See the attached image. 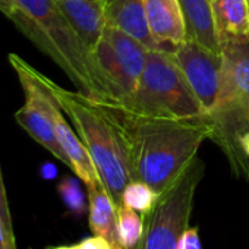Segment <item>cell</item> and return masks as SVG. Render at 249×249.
Returning a JSON list of instances; mask_svg holds the SVG:
<instances>
[{"label":"cell","mask_w":249,"mask_h":249,"mask_svg":"<svg viewBox=\"0 0 249 249\" xmlns=\"http://www.w3.org/2000/svg\"><path fill=\"white\" fill-rule=\"evenodd\" d=\"M103 104L126 137L134 180L145 182L159 195L182 176L213 134L208 114L189 119L148 117L111 103Z\"/></svg>","instance_id":"cell-1"},{"label":"cell","mask_w":249,"mask_h":249,"mask_svg":"<svg viewBox=\"0 0 249 249\" xmlns=\"http://www.w3.org/2000/svg\"><path fill=\"white\" fill-rule=\"evenodd\" d=\"M44 82L87 147L104 189L119 208L122 194L134 178L126 137L108 108L79 91H69L44 76Z\"/></svg>","instance_id":"cell-2"},{"label":"cell","mask_w":249,"mask_h":249,"mask_svg":"<svg viewBox=\"0 0 249 249\" xmlns=\"http://www.w3.org/2000/svg\"><path fill=\"white\" fill-rule=\"evenodd\" d=\"M9 19L68 75L79 92L94 101L110 103L92 52L53 0H18V9Z\"/></svg>","instance_id":"cell-3"},{"label":"cell","mask_w":249,"mask_h":249,"mask_svg":"<svg viewBox=\"0 0 249 249\" xmlns=\"http://www.w3.org/2000/svg\"><path fill=\"white\" fill-rule=\"evenodd\" d=\"M211 140L226 153L233 170L249 176L240 137L249 131V41L221 44V78L214 108L208 113Z\"/></svg>","instance_id":"cell-4"},{"label":"cell","mask_w":249,"mask_h":249,"mask_svg":"<svg viewBox=\"0 0 249 249\" xmlns=\"http://www.w3.org/2000/svg\"><path fill=\"white\" fill-rule=\"evenodd\" d=\"M122 108L164 119H189L205 114L173 53L160 49L148 50L134 101L129 107Z\"/></svg>","instance_id":"cell-5"},{"label":"cell","mask_w":249,"mask_h":249,"mask_svg":"<svg viewBox=\"0 0 249 249\" xmlns=\"http://www.w3.org/2000/svg\"><path fill=\"white\" fill-rule=\"evenodd\" d=\"M148 49L119 28L106 25L92 57L110 103L129 107L137 94L147 63Z\"/></svg>","instance_id":"cell-6"},{"label":"cell","mask_w":249,"mask_h":249,"mask_svg":"<svg viewBox=\"0 0 249 249\" xmlns=\"http://www.w3.org/2000/svg\"><path fill=\"white\" fill-rule=\"evenodd\" d=\"M204 176V163L196 157L182 176L161 195L144 217L145 229L138 249H176L189 227L195 192Z\"/></svg>","instance_id":"cell-7"},{"label":"cell","mask_w":249,"mask_h":249,"mask_svg":"<svg viewBox=\"0 0 249 249\" xmlns=\"http://www.w3.org/2000/svg\"><path fill=\"white\" fill-rule=\"evenodd\" d=\"M9 62L15 69L24 89L25 103L15 113V120L41 147L50 151L69 169V160L59 142L53 123L54 97L44 82V75L27 63L22 57L11 53Z\"/></svg>","instance_id":"cell-8"},{"label":"cell","mask_w":249,"mask_h":249,"mask_svg":"<svg viewBox=\"0 0 249 249\" xmlns=\"http://www.w3.org/2000/svg\"><path fill=\"white\" fill-rule=\"evenodd\" d=\"M195 97L208 114L217 101L221 78V54L194 38H186L173 52Z\"/></svg>","instance_id":"cell-9"},{"label":"cell","mask_w":249,"mask_h":249,"mask_svg":"<svg viewBox=\"0 0 249 249\" xmlns=\"http://www.w3.org/2000/svg\"><path fill=\"white\" fill-rule=\"evenodd\" d=\"M148 30L160 50L173 52L188 38L186 22L178 0H144Z\"/></svg>","instance_id":"cell-10"},{"label":"cell","mask_w":249,"mask_h":249,"mask_svg":"<svg viewBox=\"0 0 249 249\" xmlns=\"http://www.w3.org/2000/svg\"><path fill=\"white\" fill-rule=\"evenodd\" d=\"M53 123H54V129H56L59 142H60V145L69 160L71 169L75 172V175L84 182L85 186H92V185L101 183V179L98 176V172L95 169V164H94L87 147L84 145V142L79 138V135L76 134V131L72 129V126L65 119L63 110L60 108L57 101L54 103V107H53Z\"/></svg>","instance_id":"cell-11"},{"label":"cell","mask_w":249,"mask_h":249,"mask_svg":"<svg viewBox=\"0 0 249 249\" xmlns=\"http://www.w3.org/2000/svg\"><path fill=\"white\" fill-rule=\"evenodd\" d=\"M53 2L92 52L107 25L104 5L100 0H53Z\"/></svg>","instance_id":"cell-12"},{"label":"cell","mask_w":249,"mask_h":249,"mask_svg":"<svg viewBox=\"0 0 249 249\" xmlns=\"http://www.w3.org/2000/svg\"><path fill=\"white\" fill-rule=\"evenodd\" d=\"M104 14L107 25L129 34L148 50L160 49L147 25L144 0H110L104 5Z\"/></svg>","instance_id":"cell-13"},{"label":"cell","mask_w":249,"mask_h":249,"mask_svg":"<svg viewBox=\"0 0 249 249\" xmlns=\"http://www.w3.org/2000/svg\"><path fill=\"white\" fill-rule=\"evenodd\" d=\"M88 198V223L95 236L104 237L113 249H122L117 233V207L101 183L85 186Z\"/></svg>","instance_id":"cell-14"},{"label":"cell","mask_w":249,"mask_h":249,"mask_svg":"<svg viewBox=\"0 0 249 249\" xmlns=\"http://www.w3.org/2000/svg\"><path fill=\"white\" fill-rule=\"evenodd\" d=\"M213 17L220 46L249 41L248 0H213Z\"/></svg>","instance_id":"cell-15"},{"label":"cell","mask_w":249,"mask_h":249,"mask_svg":"<svg viewBox=\"0 0 249 249\" xmlns=\"http://www.w3.org/2000/svg\"><path fill=\"white\" fill-rule=\"evenodd\" d=\"M178 2L185 17L188 38H194L210 50L221 54L211 0H178Z\"/></svg>","instance_id":"cell-16"},{"label":"cell","mask_w":249,"mask_h":249,"mask_svg":"<svg viewBox=\"0 0 249 249\" xmlns=\"http://www.w3.org/2000/svg\"><path fill=\"white\" fill-rule=\"evenodd\" d=\"M144 229L145 221L138 211L124 205L117 208V233L122 249H138Z\"/></svg>","instance_id":"cell-17"},{"label":"cell","mask_w":249,"mask_h":249,"mask_svg":"<svg viewBox=\"0 0 249 249\" xmlns=\"http://www.w3.org/2000/svg\"><path fill=\"white\" fill-rule=\"evenodd\" d=\"M159 199V194L142 180H132L122 194V205L129 207L145 217Z\"/></svg>","instance_id":"cell-18"},{"label":"cell","mask_w":249,"mask_h":249,"mask_svg":"<svg viewBox=\"0 0 249 249\" xmlns=\"http://www.w3.org/2000/svg\"><path fill=\"white\" fill-rule=\"evenodd\" d=\"M59 192L65 201V204L68 205V208L81 215L87 211V202H85V195L84 192L81 191L79 185L72 180V179H68L65 182H62V185L59 186Z\"/></svg>","instance_id":"cell-19"},{"label":"cell","mask_w":249,"mask_h":249,"mask_svg":"<svg viewBox=\"0 0 249 249\" xmlns=\"http://www.w3.org/2000/svg\"><path fill=\"white\" fill-rule=\"evenodd\" d=\"M0 221H2L6 233L12 239H15L12 215H11V210H9V202H8V195H6V189H5V183H3L2 170H0Z\"/></svg>","instance_id":"cell-20"},{"label":"cell","mask_w":249,"mask_h":249,"mask_svg":"<svg viewBox=\"0 0 249 249\" xmlns=\"http://www.w3.org/2000/svg\"><path fill=\"white\" fill-rule=\"evenodd\" d=\"M46 249H113L111 245L101 236H91L85 237L73 245H57V246H47Z\"/></svg>","instance_id":"cell-21"},{"label":"cell","mask_w":249,"mask_h":249,"mask_svg":"<svg viewBox=\"0 0 249 249\" xmlns=\"http://www.w3.org/2000/svg\"><path fill=\"white\" fill-rule=\"evenodd\" d=\"M176 249H202L198 229L196 227H188V230L180 237Z\"/></svg>","instance_id":"cell-22"},{"label":"cell","mask_w":249,"mask_h":249,"mask_svg":"<svg viewBox=\"0 0 249 249\" xmlns=\"http://www.w3.org/2000/svg\"><path fill=\"white\" fill-rule=\"evenodd\" d=\"M18 0H0V12H2L8 19L17 12Z\"/></svg>","instance_id":"cell-23"},{"label":"cell","mask_w":249,"mask_h":249,"mask_svg":"<svg viewBox=\"0 0 249 249\" xmlns=\"http://www.w3.org/2000/svg\"><path fill=\"white\" fill-rule=\"evenodd\" d=\"M240 148H242L243 156H245L246 160L249 161V131L245 132V134L240 137Z\"/></svg>","instance_id":"cell-24"},{"label":"cell","mask_w":249,"mask_h":249,"mask_svg":"<svg viewBox=\"0 0 249 249\" xmlns=\"http://www.w3.org/2000/svg\"><path fill=\"white\" fill-rule=\"evenodd\" d=\"M100 2H101L103 5H106V3H108V2H110V0H100Z\"/></svg>","instance_id":"cell-25"},{"label":"cell","mask_w":249,"mask_h":249,"mask_svg":"<svg viewBox=\"0 0 249 249\" xmlns=\"http://www.w3.org/2000/svg\"><path fill=\"white\" fill-rule=\"evenodd\" d=\"M248 2H249V0H248Z\"/></svg>","instance_id":"cell-26"},{"label":"cell","mask_w":249,"mask_h":249,"mask_svg":"<svg viewBox=\"0 0 249 249\" xmlns=\"http://www.w3.org/2000/svg\"><path fill=\"white\" fill-rule=\"evenodd\" d=\"M211 2H213V0H211Z\"/></svg>","instance_id":"cell-27"}]
</instances>
